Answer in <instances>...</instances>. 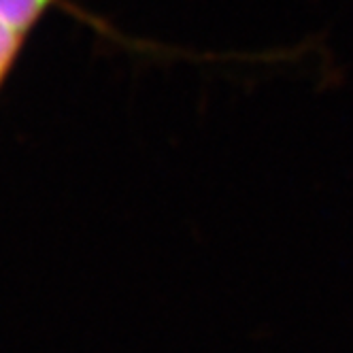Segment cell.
<instances>
[{"label": "cell", "instance_id": "2", "mask_svg": "<svg viewBox=\"0 0 353 353\" xmlns=\"http://www.w3.org/2000/svg\"><path fill=\"white\" fill-rule=\"evenodd\" d=\"M21 37H23V32L7 26L5 21H0V83H3L5 74L9 72V68L19 52Z\"/></svg>", "mask_w": 353, "mask_h": 353}, {"label": "cell", "instance_id": "1", "mask_svg": "<svg viewBox=\"0 0 353 353\" xmlns=\"http://www.w3.org/2000/svg\"><path fill=\"white\" fill-rule=\"evenodd\" d=\"M49 5L52 0H0V21L26 32Z\"/></svg>", "mask_w": 353, "mask_h": 353}]
</instances>
